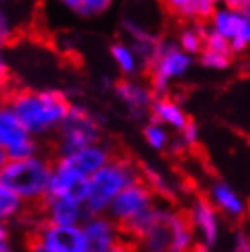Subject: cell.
I'll list each match as a JSON object with an SVG mask.
<instances>
[{
    "label": "cell",
    "mask_w": 250,
    "mask_h": 252,
    "mask_svg": "<svg viewBox=\"0 0 250 252\" xmlns=\"http://www.w3.org/2000/svg\"><path fill=\"white\" fill-rule=\"evenodd\" d=\"M6 102L19 115L28 132L40 141L44 137H55L73 104L68 95L61 90L33 88L9 92Z\"/></svg>",
    "instance_id": "cell-1"
},
{
    "label": "cell",
    "mask_w": 250,
    "mask_h": 252,
    "mask_svg": "<svg viewBox=\"0 0 250 252\" xmlns=\"http://www.w3.org/2000/svg\"><path fill=\"white\" fill-rule=\"evenodd\" d=\"M141 179H143L141 161H137L130 154L119 152L102 170L90 177V192L84 203L88 216L108 214V208L113 199L125 189Z\"/></svg>",
    "instance_id": "cell-2"
},
{
    "label": "cell",
    "mask_w": 250,
    "mask_h": 252,
    "mask_svg": "<svg viewBox=\"0 0 250 252\" xmlns=\"http://www.w3.org/2000/svg\"><path fill=\"white\" fill-rule=\"evenodd\" d=\"M55 159L50 152L22 161H7L0 172V181L11 189L30 208L40 207L48 197Z\"/></svg>",
    "instance_id": "cell-3"
},
{
    "label": "cell",
    "mask_w": 250,
    "mask_h": 252,
    "mask_svg": "<svg viewBox=\"0 0 250 252\" xmlns=\"http://www.w3.org/2000/svg\"><path fill=\"white\" fill-rule=\"evenodd\" d=\"M195 68V57L185 53L172 35H163L156 57L146 68L144 79L148 81L156 97H164L174 94L177 84L187 81Z\"/></svg>",
    "instance_id": "cell-4"
},
{
    "label": "cell",
    "mask_w": 250,
    "mask_h": 252,
    "mask_svg": "<svg viewBox=\"0 0 250 252\" xmlns=\"http://www.w3.org/2000/svg\"><path fill=\"white\" fill-rule=\"evenodd\" d=\"M100 141H104L102 119L86 104L73 102L61 130L48 145V152L53 156V159L66 158L86 146L97 145Z\"/></svg>",
    "instance_id": "cell-5"
},
{
    "label": "cell",
    "mask_w": 250,
    "mask_h": 252,
    "mask_svg": "<svg viewBox=\"0 0 250 252\" xmlns=\"http://www.w3.org/2000/svg\"><path fill=\"white\" fill-rule=\"evenodd\" d=\"M199 245L219 251L226 240V221L203 192L188 194L181 205Z\"/></svg>",
    "instance_id": "cell-6"
},
{
    "label": "cell",
    "mask_w": 250,
    "mask_h": 252,
    "mask_svg": "<svg viewBox=\"0 0 250 252\" xmlns=\"http://www.w3.org/2000/svg\"><path fill=\"white\" fill-rule=\"evenodd\" d=\"M208 30L230 42L232 53L238 61L250 51V17L234 4V0L219 2L208 22Z\"/></svg>",
    "instance_id": "cell-7"
},
{
    "label": "cell",
    "mask_w": 250,
    "mask_h": 252,
    "mask_svg": "<svg viewBox=\"0 0 250 252\" xmlns=\"http://www.w3.org/2000/svg\"><path fill=\"white\" fill-rule=\"evenodd\" d=\"M208 199L212 201V205L219 210V214L223 216V220L226 223L239 225L245 223L250 216V203L245 197V194L230 183L225 177H212L208 179L205 185V192Z\"/></svg>",
    "instance_id": "cell-8"
},
{
    "label": "cell",
    "mask_w": 250,
    "mask_h": 252,
    "mask_svg": "<svg viewBox=\"0 0 250 252\" xmlns=\"http://www.w3.org/2000/svg\"><path fill=\"white\" fill-rule=\"evenodd\" d=\"M157 201H159L157 195L141 179L137 183L130 185L128 189H125L113 199V203L108 208V216L123 228L128 223H131V221H135L143 214H146Z\"/></svg>",
    "instance_id": "cell-9"
},
{
    "label": "cell",
    "mask_w": 250,
    "mask_h": 252,
    "mask_svg": "<svg viewBox=\"0 0 250 252\" xmlns=\"http://www.w3.org/2000/svg\"><path fill=\"white\" fill-rule=\"evenodd\" d=\"M112 94L123 104L126 114L135 123H146L150 119V112L156 101V95L152 92L146 79H117L112 86Z\"/></svg>",
    "instance_id": "cell-10"
},
{
    "label": "cell",
    "mask_w": 250,
    "mask_h": 252,
    "mask_svg": "<svg viewBox=\"0 0 250 252\" xmlns=\"http://www.w3.org/2000/svg\"><path fill=\"white\" fill-rule=\"evenodd\" d=\"M141 172H143V181L150 187L159 201L170 203V205L185 203L183 197L187 195V189L174 172L152 161H141Z\"/></svg>",
    "instance_id": "cell-11"
},
{
    "label": "cell",
    "mask_w": 250,
    "mask_h": 252,
    "mask_svg": "<svg viewBox=\"0 0 250 252\" xmlns=\"http://www.w3.org/2000/svg\"><path fill=\"white\" fill-rule=\"evenodd\" d=\"M119 152L121 150L117 148L115 143L104 139V141H100L97 145L86 146V148H82V150L75 152L71 156L55 159V163L68 166V168H73V170L81 172L84 176L92 177L99 170H102Z\"/></svg>",
    "instance_id": "cell-12"
},
{
    "label": "cell",
    "mask_w": 250,
    "mask_h": 252,
    "mask_svg": "<svg viewBox=\"0 0 250 252\" xmlns=\"http://www.w3.org/2000/svg\"><path fill=\"white\" fill-rule=\"evenodd\" d=\"M38 216L44 223L59 227H81L88 220V210L84 203L59 197H46L40 207H37Z\"/></svg>",
    "instance_id": "cell-13"
},
{
    "label": "cell",
    "mask_w": 250,
    "mask_h": 252,
    "mask_svg": "<svg viewBox=\"0 0 250 252\" xmlns=\"http://www.w3.org/2000/svg\"><path fill=\"white\" fill-rule=\"evenodd\" d=\"M88 192H90V177L73 170V168H68V166L55 163L53 176H51L50 181V190H48V197L86 203Z\"/></svg>",
    "instance_id": "cell-14"
},
{
    "label": "cell",
    "mask_w": 250,
    "mask_h": 252,
    "mask_svg": "<svg viewBox=\"0 0 250 252\" xmlns=\"http://www.w3.org/2000/svg\"><path fill=\"white\" fill-rule=\"evenodd\" d=\"M197 68L208 73H228L238 66V57L232 53L230 42L208 30L205 50L197 59Z\"/></svg>",
    "instance_id": "cell-15"
},
{
    "label": "cell",
    "mask_w": 250,
    "mask_h": 252,
    "mask_svg": "<svg viewBox=\"0 0 250 252\" xmlns=\"http://www.w3.org/2000/svg\"><path fill=\"white\" fill-rule=\"evenodd\" d=\"M150 119L166 126L172 133H179L192 121V115L187 110L181 97H177V94L174 92L164 97H156L150 112Z\"/></svg>",
    "instance_id": "cell-16"
},
{
    "label": "cell",
    "mask_w": 250,
    "mask_h": 252,
    "mask_svg": "<svg viewBox=\"0 0 250 252\" xmlns=\"http://www.w3.org/2000/svg\"><path fill=\"white\" fill-rule=\"evenodd\" d=\"M218 6V0H166L161 4L163 11L177 24H183V22L208 24Z\"/></svg>",
    "instance_id": "cell-17"
},
{
    "label": "cell",
    "mask_w": 250,
    "mask_h": 252,
    "mask_svg": "<svg viewBox=\"0 0 250 252\" xmlns=\"http://www.w3.org/2000/svg\"><path fill=\"white\" fill-rule=\"evenodd\" d=\"M82 228L92 245V251H106L125 240L121 227L108 214L88 216V220L82 223Z\"/></svg>",
    "instance_id": "cell-18"
},
{
    "label": "cell",
    "mask_w": 250,
    "mask_h": 252,
    "mask_svg": "<svg viewBox=\"0 0 250 252\" xmlns=\"http://www.w3.org/2000/svg\"><path fill=\"white\" fill-rule=\"evenodd\" d=\"M108 51H110V57H112L115 68L119 69L123 79H139V77H144L146 68H144L143 61L139 59L135 50L126 40H123V38L112 40Z\"/></svg>",
    "instance_id": "cell-19"
},
{
    "label": "cell",
    "mask_w": 250,
    "mask_h": 252,
    "mask_svg": "<svg viewBox=\"0 0 250 252\" xmlns=\"http://www.w3.org/2000/svg\"><path fill=\"white\" fill-rule=\"evenodd\" d=\"M208 35V24L203 22H183V24H175L172 37L177 42L185 53L192 55V57H199L201 51L205 50V42H207Z\"/></svg>",
    "instance_id": "cell-20"
},
{
    "label": "cell",
    "mask_w": 250,
    "mask_h": 252,
    "mask_svg": "<svg viewBox=\"0 0 250 252\" xmlns=\"http://www.w3.org/2000/svg\"><path fill=\"white\" fill-rule=\"evenodd\" d=\"M31 135L28 132V128L22 125L19 115L13 112V108L4 102L0 106V146L4 150H9L15 145H19L20 141H24Z\"/></svg>",
    "instance_id": "cell-21"
},
{
    "label": "cell",
    "mask_w": 250,
    "mask_h": 252,
    "mask_svg": "<svg viewBox=\"0 0 250 252\" xmlns=\"http://www.w3.org/2000/svg\"><path fill=\"white\" fill-rule=\"evenodd\" d=\"M141 135L144 145L156 154H170V148L174 145V133L166 126L159 125L157 121L148 119L141 125Z\"/></svg>",
    "instance_id": "cell-22"
},
{
    "label": "cell",
    "mask_w": 250,
    "mask_h": 252,
    "mask_svg": "<svg viewBox=\"0 0 250 252\" xmlns=\"http://www.w3.org/2000/svg\"><path fill=\"white\" fill-rule=\"evenodd\" d=\"M61 6L64 7V11L77 19L92 20L106 15L113 7V2L110 0H62Z\"/></svg>",
    "instance_id": "cell-23"
},
{
    "label": "cell",
    "mask_w": 250,
    "mask_h": 252,
    "mask_svg": "<svg viewBox=\"0 0 250 252\" xmlns=\"http://www.w3.org/2000/svg\"><path fill=\"white\" fill-rule=\"evenodd\" d=\"M28 210L30 207L11 189H7L6 185L0 181V220L9 225L13 221L24 220Z\"/></svg>",
    "instance_id": "cell-24"
},
{
    "label": "cell",
    "mask_w": 250,
    "mask_h": 252,
    "mask_svg": "<svg viewBox=\"0 0 250 252\" xmlns=\"http://www.w3.org/2000/svg\"><path fill=\"white\" fill-rule=\"evenodd\" d=\"M199 143H201V126L192 119L185 126L183 132L174 133V145L170 148V154H172V156L188 154V152L194 150Z\"/></svg>",
    "instance_id": "cell-25"
},
{
    "label": "cell",
    "mask_w": 250,
    "mask_h": 252,
    "mask_svg": "<svg viewBox=\"0 0 250 252\" xmlns=\"http://www.w3.org/2000/svg\"><path fill=\"white\" fill-rule=\"evenodd\" d=\"M218 252H250V225L239 223L230 227L223 247Z\"/></svg>",
    "instance_id": "cell-26"
},
{
    "label": "cell",
    "mask_w": 250,
    "mask_h": 252,
    "mask_svg": "<svg viewBox=\"0 0 250 252\" xmlns=\"http://www.w3.org/2000/svg\"><path fill=\"white\" fill-rule=\"evenodd\" d=\"M7 152V158L9 161H22V159H30V158H35V156H40L46 152V146L40 139L33 137L30 135L28 139L24 141H20L19 145H15L13 148H9Z\"/></svg>",
    "instance_id": "cell-27"
},
{
    "label": "cell",
    "mask_w": 250,
    "mask_h": 252,
    "mask_svg": "<svg viewBox=\"0 0 250 252\" xmlns=\"http://www.w3.org/2000/svg\"><path fill=\"white\" fill-rule=\"evenodd\" d=\"M92 252H137V251H135V247L131 245L130 241L123 240L121 243L112 247V249H106V251H92Z\"/></svg>",
    "instance_id": "cell-28"
},
{
    "label": "cell",
    "mask_w": 250,
    "mask_h": 252,
    "mask_svg": "<svg viewBox=\"0 0 250 252\" xmlns=\"http://www.w3.org/2000/svg\"><path fill=\"white\" fill-rule=\"evenodd\" d=\"M238 66H239V69H241V73H245V75H250V51L245 55V57L239 59Z\"/></svg>",
    "instance_id": "cell-29"
},
{
    "label": "cell",
    "mask_w": 250,
    "mask_h": 252,
    "mask_svg": "<svg viewBox=\"0 0 250 252\" xmlns=\"http://www.w3.org/2000/svg\"><path fill=\"white\" fill-rule=\"evenodd\" d=\"M7 161H9V158H7V152L0 146V172L4 170V166L7 164Z\"/></svg>",
    "instance_id": "cell-30"
},
{
    "label": "cell",
    "mask_w": 250,
    "mask_h": 252,
    "mask_svg": "<svg viewBox=\"0 0 250 252\" xmlns=\"http://www.w3.org/2000/svg\"><path fill=\"white\" fill-rule=\"evenodd\" d=\"M0 252H17V249L13 247L11 241H7V243H0Z\"/></svg>",
    "instance_id": "cell-31"
},
{
    "label": "cell",
    "mask_w": 250,
    "mask_h": 252,
    "mask_svg": "<svg viewBox=\"0 0 250 252\" xmlns=\"http://www.w3.org/2000/svg\"><path fill=\"white\" fill-rule=\"evenodd\" d=\"M190 252H218V251H214V249H210V247H205V245H199V243H197Z\"/></svg>",
    "instance_id": "cell-32"
},
{
    "label": "cell",
    "mask_w": 250,
    "mask_h": 252,
    "mask_svg": "<svg viewBox=\"0 0 250 252\" xmlns=\"http://www.w3.org/2000/svg\"><path fill=\"white\" fill-rule=\"evenodd\" d=\"M6 97H7V95L4 94V92H0V106H2L4 102H6Z\"/></svg>",
    "instance_id": "cell-33"
},
{
    "label": "cell",
    "mask_w": 250,
    "mask_h": 252,
    "mask_svg": "<svg viewBox=\"0 0 250 252\" xmlns=\"http://www.w3.org/2000/svg\"><path fill=\"white\" fill-rule=\"evenodd\" d=\"M2 223H4V221H2V220H0V225H2Z\"/></svg>",
    "instance_id": "cell-34"
}]
</instances>
